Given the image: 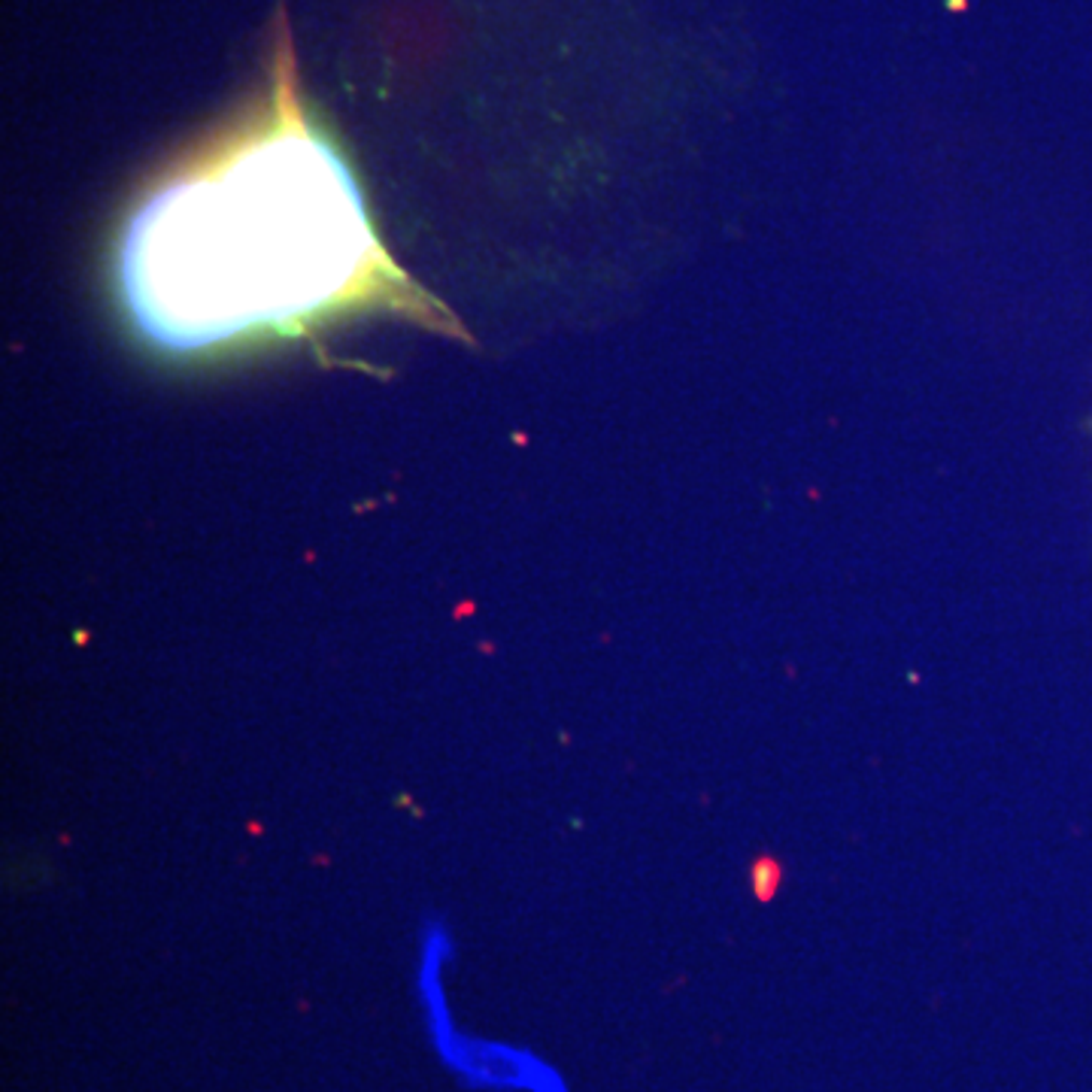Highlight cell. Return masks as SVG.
I'll return each mask as SVG.
<instances>
[{
	"label": "cell",
	"instance_id": "obj_2",
	"mask_svg": "<svg viewBox=\"0 0 1092 1092\" xmlns=\"http://www.w3.org/2000/svg\"><path fill=\"white\" fill-rule=\"evenodd\" d=\"M452 932L444 920H425L419 928L416 947V993L422 1002V1013L429 1023V1035L437 1053L452 1072L471 1087H495V1090H529V1092H564L559 1077L546 1065L501 1044H474L452 1028L447 1005V965L452 962Z\"/></svg>",
	"mask_w": 1092,
	"mask_h": 1092
},
{
	"label": "cell",
	"instance_id": "obj_1",
	"mask_svg": "<svg viewBox=\"0 0 1092 1092\" xmlns=\"http://www.w3.org/2000/svg\"><path fill=\"white\" fill-rule=\"evenodd\" d=\"M370 258L347 165L289 131L155 195L125 234L122 285L152 340L198 349L328 307Z\"/></svg>",
	"mask_w": 1092,
	"mask_h": 1092
}]
</instances>
